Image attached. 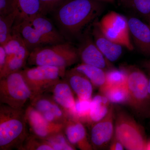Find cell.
I'll list each match as a JSON object with an SVG mask.
<instances>
[{
    "label": "cell",
    "instance_id": "6",
    "mask_svg": "<svg viewBox=\"0 0 150 150\" xmlns=\"http://www.w3.org/2000/svg\"><path fill=\"white\" fill-rule=\"evenodd\" d=\"M33 95L21 71L0 79V102L16 109H23Z\"/></svg>",
    "mask_w": 150,
    "mask_h": 150
},
{
    "label": "cell",
    "instance_id": "25",
    "mask_svg": "<svg viewBox=\"0 0 150 150\" xmlns=\"http://www.w3.org/2000/svg\"><path fill=\"white\" fill-rule=\"evenodd\" d=\"M16 18V14L13 12L5 16H0V44L3 46L10 38L13 25Z\"/></svg>",
    "mask_w": 150,
    "mask_h": 150
},
{
    "label": "cell",
    "instance_id": "24",
    "mask_svg": "<svg viewBox=\"0 0 150 150\" xmlns=\"http://www.w3.org/2000/svg\"><path fill=\"white\" fill-rule=\"evenodd\" d=\"M99 91L109 100L110 103L116 104H127L128 93L126 85L103 86Z\"/></svg>",
    "mask_w": 150,
    "mask_h": 150
},
{
    "label": "cell",
    "instance_id": "8",
    "mask_svg": "<svg viewBox=\"0 0 150 150\" xmlns=\"http://www.w3.org/2000/svg\"><path fill=\"white\" fill-rule=\"evenodd\" d=\"M97 25L103 34L109 40L130 51L133 50L128 20L125 17L112 11L105 15Z\"/></svg>",
    "mask_w": 150,
    "mask_h": 150
},
{
    "label": "cell",
    "instance_id": "10",
    "mask_svg": "<svg viewBox=\"0 0 150 150\" xmlns=\"http://www.w3.org/2000/svg\"><path fill=\"white\" fill-rule=\"evenodd\" d=\"M115 110L112 103L106 115L91 126L90 140L93 149L105 147L114 136Z\"/></svg>",
    "mask_w": 150,
    "mask_h": 150
},
{
    "label": "cell",
    "instance_id": "2",
    "mask_svg": "<svg viewBox=\"0 0 150 150\" xmlns=\"http://www.w3.org/2000/svg\"><path fill=\"white\" fill-rule=\"evenodd\" d=\"M30 134L24 110L1 103L0 150H19Z\"/></svg>",
    "mask_w": 150,
    "mask_h": 150
},
{
    "label": "cell",
    "instance_id": "12",
    "mask_svg": "<svg viewBox=\"0 0 150 150\" xmlns=\"http://www.w3.org/2000/svg\"><path fill=\"white\" fill-rule=\"evenodd\" d=\"M63 131L67 139L74 146L81 150L93 149L82 122L69 118L65 123Z\"/></svg>",
    "mask_w": 150,
    "mask_h": 150
},
{
    "label": "cell",
    "instance_id": "32",
    "mask_svg": "<svg viewBox=\"0 0 150 150\" xmlns=\"http://www.w3.org/2000/svg\"><path fill=\"white\" fill-rule=\"evenodd\" d=\"M64 0H40V9L39 13L45 16L54 10Z\"/></svg>",
    "mask_w": 150,
    "mask_h": 150
},
{
    "label": "cell",
    "instance_id": "3",
    "mask_svg": "<svg viewBox=\"0 0 150 150\" xmlns=\"http://www.w3.org/2000/svg\"><path fill=\"white\" fill-rule=\"evenodd\" d=\"M79 59L78 50L64 42L33 49L30 53L27 62L33 66H49L66 70Z\"/></svg>",
    "mask_w": 150,
    "mask_h": 150
},
{
    "label": "cell",
    "instance_id": "39",
    "mask_svg": "<svg viewBox=\"0 0 150 150\" xmlns=\"http://www.w3.org/2000/svg\"><path fill=\"white\" fill-rule=\"evenodd\" d=\"M146 150H150V140L147 142Z\"/></svg>",
    "mask_w": 150,
    "mask_h": 150
},
{
    "label": "cell",
    "instance_id": "22",
    "mask_svg": "<svg viewBox=\"0 0 150 150\" xmlns=\"http://www.w3.org/2000/svg\"><path fill=\"white\" fill-rule=\"evenodd\" d=\"M111 103L103 95H97L91 98L87 124L91 126L103 119L107 114Z\"/></svg>",
    "mask_w": 150,
    "mask_h": 150
},
{
    "label": "cell",
    "instance_id": "27",
    "mask_svg": "<svg viewBox=\"0 0 150 150\" xmlns=\"http://www.w3.org/2000/svg\"><path fill=\"white\" fill-rule=\"evenodd\" d=\"M19 150H54L46 140L30 134L23 142Z\"/></svg>",
    "mask_w": 150,
    "mask_h": 150
},
{
    "label": "cell",
    "instance_id": "36",
    "mask_svg": "<svg viewBox=\"0 0 150 150\" xmlns=\"http://www.w3.org/2000/svg\"><path fill=\"white\" fill-rule=\"evenodd\" d=\"M143 66L147 70H150V60H147L144 62Z\"/></svg>",
    "mask_w": 150,
    "mask_h": 150
},
{
    "label": "cell",
    "instance_id": "28",
    "mask_svg": "<svg viewBox=\"0 0 150 150\" xmlns=\"http://www.w3.org/2000/svg\"><path fill=\"white\" fill-rule=\"evenodd\" d=\"M91 100L81 99L78 98L76 99L74 119L79 120L84 124H87Z\"/></svg>",
    "mask_w": 150,
    "mask_h": 150
},
{
    "label": "cell",
    "instance_id": "18",
    "mask_svg": "<svg viewBox=\"0 0 150 150\" xmlns=\"http://www.w3.org/2000/svg\"><path fill=\"white\" fill-rule=\"evenodd\" d=\"M30 102L33 107L40 113L53 112L64 124L70 118L63 108L54 101L52 97L46 95L45 93L34 97Z\"/></svg>",
    "mask_w": 150,
    "mask_h": 150
},
{
    "label": "cell",
    "instance_id": "34",
    "mask_svg": "<svg viewBox=\"0 0 150 150\" xmlns=\"http://www.w3.org/2000/svg\"><path fill=\"white\" fill-rule=\"evenodd\" d=\"M124 146L119 140H118L115 135L113 136L112 140L110 142L109 149L111 150H124Z\"/></svg>",
    "mask_w": 150,
    "mask_h": 150
},
{
    "label": "cell",
    "instance_id": "26",
    "mask_svg": "<svg viewBox=\"0 0 150 150\" xmlns=\"http://www.w3.org/2000/svg\"><path fill=\"white\" fill-rule=\"evenodd\" d=\"M127 74L125 68L117 69H111L106 71V82L104 86L126 85Z\"/></svg>",
    "mask_w": 150,
    "mask_h": 150
},
{
    "label": "cell",
    "instance_id": "23",
    "mask_svg": "<svg viewBox=\"0 0 150 150\" xmlns=\"http://www.w3.org/2000/svg\"><path fill=\"white\" fill-rule=\"evenodd\" d=\"M74 69L86 76L94 86L100 88L105 83L106 71L101 68L81 63Z\"/></svg>",
    "mask_w": 150,
    "mask_h": 150
},
{
    "label": "cell",
    "instance_id": "29",
    "mask_svg": "<svg viewBox=\"0 0 150 150\" xmlns=\"http://www.w3.org/2000/svg\"><path fill=\"white\" fill-rule=\"evenodd\" d=\"M24 45L25 44L20 33L13 28L10 38L2 46L5 50L7 56H10L16 54Z\"/></svg>",
    "mask_w": 150,
    "mask_h": 150
},
{
    "label": "cell",
    "instance_id": "17",
    "mask_svg": "<svg viewBox=\"0 0 150 150\" xmlns=\"http://www.w3.org/2000/svg\"><path fill=\"white\" fill-rule=\"evenodd\" d=\"M93 34L96 45L109 62H116L119 59L123 52L122 45L114 43L105 37L98 25L94 28Z\"/></svg>",
    "mask_w": 150,
    "mask_h": 150
},
{
    "label": "cell",
    "instance_id": "13",
    "mask_svg": "<svg viewBox=\"0 0 150 150\" xmlns=\"http://www.w3.org/2000/svg\"><path fill=\"white\" fill-rule=\"evenodd\" d=\"M129 31L139 51L150 57V27L139 19L131 17L128 20Z\"/></svg>",
    "mask_w": 150,
    "mask_h": 150
},
{
    "label": "cell",
    "instance_id": "40",
    "mask_svg": "<svg viewBox=\"0 0 150 150\" xmlns=\"http://www.w3.org/2000/svg\"><path fill=\"white\" fill-rule=\"evenodd\" d=\"M149 26H150V17H149Z\"/></svg>",
    "mask_w": 150,
    "mask_h": 150
},
{
    "label": "cell",
    "instance_id": "37",
    "mask_svg": "<svg viewBox=\"0 0 150 150\" xmlns=\"http://www.w3.org/2000/svg\"><path fill=\"white\" fill-rule=\"evenodd\" d=\"M148 71V91L150 95V70H147Z\"/></svg>",
    "mask_w": 150,
    "mask_h": 150
},
{
    "label": "cell",
    "instance_id": "38",
    "mask_svg": "<svg viewBox=\"0 0 150 150\" xmlns=\"http://www.w3.org/2000/svg\"><path fill=\"white\" fill-rule=\"evenodd\" d=\"M130 0H120V1L124 4L128 6Z\"/></svg>",
    "mask_w": 150,
    "mask_h": 150
},
{
    "label": "cell",
    "instance_id": "35",
    "mask_svg": "<svg viewBox=\"0 0 150 150\" xmlns=\"http://www.w3.org/2000/svg\"><path fill=\"white\" fill-rule=\"evenodd\" d=\"M7 54L4 48L0 46V72L2 71L6 62Z\"/></svg>",
    "mask_w": 150,
    "mask_h": 150
},
{
    "label": "cell",
    "instance_id": "4",
    "mask_svg": "<svg viewBox=\"0 0 150 150\" xmlns=\"http://www.w3.org/2000/svg\"><path fill=\"white\" fill-rule=\"evenodd\" d=\"M127 74L128 93L127 105L140 118L150 117V95L148 91V76L135 67L124 68Z\"/></svg>",
    "mask_w": 150,
    "mask_h": 150
},
{
    "label": "cell",
    "instance_id": "41",
    "mask_svg": "<svg viewBox=\"0 0 150 150\" xmlns=\"http://www.w3.org/2000/svg\"><path fill=\"white\" fill-rule=\"evenodd\" d=\"M108 1H112V0H108Z\"/></svg>",
    "mask_w": 150,
    "mask_h": 150
},
{
    "label": "cell",
    "instance_id": "9",
    "mask_svg": "<svg viewBox=\"0 0 150 150\" xmlns=\"http://www.w3.org/2000/svg\"><path fill=\"white\" fill-rule=\"evenodd\" d=\"M24 112L30 134L33 136L46 140L64 130V125L47 121L30 104L25 108Z\"/></svg>",
    "mask_w": 150,
    "mask_h": 150
},
{
    "label": "cell",
    "instance_id": "33",
    "mask_svg": "<svg viewBox=\"0 0 150 150\" xmlns=\"http://www.w3.org/2000/svg\"><path fill=\"white\" fill-rule=\"evenodd\" d=\"M12 12L11 0H0L1 16H5Z\"/></svg>",
    "mask_w": 150,
    "mask_h": 150
},
{
    "label": "cell",
    "instance_id": "21",
    "mask_svg": "<svg viewBox=\"0 0 150 150\" xmlns=\"http://www.w3.org/2000/svg\"><path fill=\"white\" fill-rule=\"evenodd\" d=\"M30 52L25 46L23 45L14 55L7 56L5 66L0 72V79L11 73L21 71L27 62Z\"/></svg>",
    "mask_w": 150,
    "mask_h": 150
},
{
    "label": "cell",
    "instance_id": "7",
    "mask_svg": "<svg viewBox=\"0 0 150 150\" xmlns=\"http://www.w3.org/2000/svg\"><path fill=\"white\" fill-rule=\"evenodd\" d=\"M21 71L33 98L47 92L61 78H64L66 70L51 66H37Z\"/></svg>",
    "mask_w": 150,
    "mask_h": 150
},
{
    "label": "cell",
    "instance_id": "14",
    "mask_svg": "<svg viewBox=\"0 0 150 150\" xmlns=\"http://www.w3.org/2000/svg\"><path fill=\"white\" fill-rule=\"evenodd\" d=\"M64 78L78 98L91 99L93 86L83 74L73 69L66 71Z\"/></svg>",
    "mask_w": 150,
    "mask_h": 150
},
{
    "label": "cell",
    "instance_id": "15",
    "mask_svg": "<svg viewBox=\"0 0 150 150\" xmlns=\"http://www.w3.org/2000/svg\"><path fill=\"white\" fill-rule=\"evenodd\" d=\"M43 37L46 44H58L64 42V38L45 16L38 14L28 19Z\"/></svg>",
    "mask_w": 150,
    "mask_h": 150
},
{
    "label": "cell",
    "instance_id": "11",
    "mask_svg": "<svg viewBox=\"0 0 150 150\" xmlns=\"http://www.w3.org/2000/svg\"><path fill=\"white\" fill-rule=\"evenodd\" d=\"M47 92L71 118L74 119L76 99L71 87L64 79H60Z\"/></svg>",
    "mask_w": 150,
    "mask_h": 150
},
{
    "label": "cell",
    "instance_id": "19",
    "mask_svg": "<svg viewBox=\"0 0 150 150\" xmlns=\"http://www.w3.org/2000/svg\"><path fill=\"white\" fill-rule=\"evenodd\" d=\"M13 29L20 33L28 50L41 47L46 43L38 31L28 20H24L14 25Z\"/></svg>",
    "mask_w": 150,
    "mask_h": 150
},
{
    "label": "cell",
    "instance_id": "5",
    "mask_svg": "<svg viewBox=\"0 0 150 150\" xmlns=\"http://www.w3.org/2000/svg\"><path fill=\"white\" fill-rule=\"evenodd\" d=\"M114 135L125 149L146 150L147 141L144 128L131 115L119 107L115 108Z\"/></svg>",
    "mask_w": 150,
    "mask_h": 150
},
{
    "label": "cell",
    "instance_id": "20",
    "mask_svg": "<svg viewBox=\"0 0 150 150\" xmlns=\"http://www.w3.org/2000/svg\"><path fill=\"white\" fill-rule=\"evenodd\" d=\"M13 12L16 14L14 25L39 14L40 0H11Z\"/></svg>",
    "mask_w": 150,
    "mask_h": 150
},
{
    "label": "cell",
    "instance_id": "16",
    "mask_svg": "<svg viewBox=\"0 0 150 150\" xmlns=\"http://www.w3.org/2000/svg\"><path fill=\"white\" fill-rule=\"evenodd\" d=\"M82 63L91 65L105 70L109 61L103 56L94 41L88 39L78 50Z\"/></svg>",
    "mask_w": 150,
    "mask_h": 150
},
{
    "label": "cell",
    "instance_id": "1",
    "mask_svg": "<svg viewBox=\"0 0 150 150\" xmlns=\"http://www.w3.org/2000/svg\"><path fill=\"white\" fill-rule=\"evenodd\" d=\"M100 7L94 0H69L54 11L57 23L64 32L75 35L99 14Z\"/></svg>",
    "mask_w": 150,
    "mask_h": 150
},
{
    "label": "cell",
    "instance_id": "31",
    "mask_svg": "<svg viewBox=\"0 0 150 150\" xmlns=\"http://www.w3.org/2000/svg\"><path fill=\"white\" fill-rule=\"evenodd\" d=\"M128 6L142 16L149 19L150 17V0H130Z\"/></svg>",
    "mask_w": 150,
    "mask_h": 150
},
{
    "label": "cell",
    "instance_id": "30",
    "mask_svg": "<svg viewBox=\"0 0 150 150\" xmlns=\"http://www.w3.org/2000/svg\"><path fill=\"white\" fill-rule=\"evenodd\" d=\"M54 150H74L76 148L69 142L64 131L60 132L46 140Z\"/></svg>",
    "mask_w": 150,
    "mask_h": 150
}]
</instances>
